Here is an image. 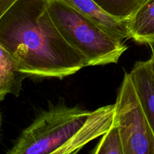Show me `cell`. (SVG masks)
I'll list each match as a JSON object with an SVG mask.
<instances>
[{"instance_id":"cell-11","label":"cell","mask_w":154,"mask_h":154,"mask_svg":"<svg viewBox=\"0 0 154 154\" xmlns=\"http://www.w3.org/2000/svg\"><path fill=\"white\" fill-rule=\"evenodd\" d=\"M105 11L120 20H126L135 11L141 0H93Z\"/></svg>"},{"instance_id":"cell-3","label":"cell","mask_w":154,"mask_h":154,"mask_svg":"<svg viewBox=\"0 0 154 154\" xmlns=\"http://www.w3.org/2000/svg\"><path fill=\"white\" fill-rule=\"evenodd\" d=\"M91 111L57 105L43 111L26 128L9 154H55L85 123Z\"/></svg>"},{"instance_id":"cell-5","label":"cell","mask_w":154,"mask_h":154,"mask_svg":"<svg viewBox=\"0 0 154 154\" xmlns=\"http://www.w3.org/2000/svg\"><path fill=\"white\" fill-rule=\"evenodd\" d=\"M115 104L106 105L91 111L85 123L66 144L55 154L76 153L95 138L102 136L114 122Z\"/></svg>"},{"instance_id":"cell-7","label":"cell","mask_w":154,"mask_h":154,"mask_svg":"<svg viewBox=\"0 0 154 154\" xmlns=\"http://www.w3.org/2000/svg\"><path fill=\"white\" fill-rule=\"evenodd\" d=\"M129 75L146 117L154 133V75L148 60L135 63Z\"/></svg>"},{"instance_id":"cell-2","label":"cell","mask_w":154,"mask_h":154,"mask_svg":"<svg viewBox=\"0 0 154 154\" xmlns=\"http://www.w3.org/2000/svg\"><path fill=\"white\" fill-rule=\"evenodd\" d=\"M48 9L63 37L85 57L87 66L117 63L128 49L124 42L62 0H48Z\"/></svg>"},{"instance_id":"cell-1","label":"cell","mask_w":154,"mask_h":154,"mask_svg":"<svg viewBox=\"0 0 154 154\" xmlns=\"http://www.w3.org/2000/svg\"><path fill=\"white\" fill-rule=\"evenodd\" d=\"M0 46L32 76L63 79L87 66L56 26L48 0H17L0 16Z\"/></svg>"},{"instance_id":"cell-8","label":"cell","mask_w":154,"mask_h":154,"mask_svg":"<svg viewBox=\"0 0 154 154\" xmlns=\"http://www.w3.org/2000/svg\"><path fill=\"white\" fill-rule=\"evenodd\" d=\"M31 76L5 48L0 46V101L8 94L19 96L23 81Z\"/></svg>"},{"instance_id":"cell-9","label":"cell","mask_w":154,"mask_h":154,"mask_svg":"<svg viewBox=\"0 0 154 154\" xmlns=\"http://www.w3.org/2000/svg\"><path fill=\"white\" fill-rule=\"evenodd\" d=\"M130 37L138 44H154V0H141L128 19Z\"/></svg>"},{"instance_id":"cell-6","label":"cell","mask_w":154,"mask_h":154,"mask_svg":"<svg viewBox=\"0 0 154 154\" xmlns=\"http://www.w3.org/2000/svg\"><path fill=\"white\" fill-rule=\"evenodd\" d=\"M100 26L120 41L131 38L128 29V20L117 19L98 5L93 0H62Z\"/></svg>"},{"instance_id":"cell-10","label":"cell","mask_w":154,"mask_h":154,"mask_svg":"<svg viewBox=\"0 0 154 154\" xmlns=\"http://www.w3.org/2000/svg\"><path fill=\"white\" fill-rule=\"evenodd\" d=\"M90 153L124 154L120 131L115 122H113L111 127L102 135L99 144Z\"/></svg>"},{"instance_id":"cell-13","label":"cell","mask_w":154,"mask_h":154,"mask_svg":"<svg viewBox=\"0 0 154 154\" xmlns=\"http://www.w3.org/2000/svg\"><path fill=\"white\" fill-rule=\"evenodd\" d=\"M149 46L150 47V49H151V56H150V58L149 59L148 62L149 64H150V69H151L152 72H153L154 75V44L150 45Z\"/></svg>"},{"instance_id":"cell-4","label":"cell","mask_w":154,"mask_h":154,"mask_svg":"<svg viewBox=\"0 0 154 154\" xmlns=\"http://www.w3.org/2000/svg\"><path fill=\"white\" fill-rule=\"evenodd\" d=\"M114 121L120 131L124 154H154V133L127 72L117 93Z\"/></svg>"},{"instance_id":"cell-12","label":"cell","mask_w":154,"mask_h":154,"mask_svg":"<svg viewBox=\"0 0 154 154\" xmlns=\"http://www.w3.org/2000/svg\"><path fill=\"white\" fill-rule=\"evenodd\" d=\"M17 0H0V16L3 14Z\"/></svg>"}]
</instances>
